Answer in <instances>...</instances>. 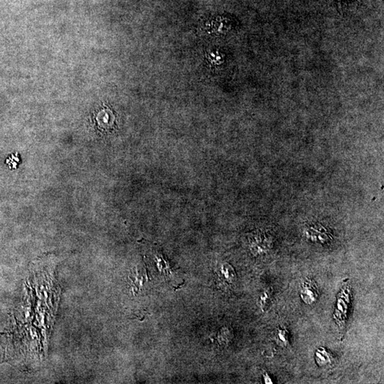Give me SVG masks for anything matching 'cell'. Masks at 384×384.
Segmentation results:
<instances>
[{
  "label": "cell",
  "instance_id": "1",
  "mask_svg": "<svg viewBox=\"0 0 384 384\" xmlns=\"http://www.w3.org/2000/svg\"><path fill=\"white\" fill-rule=\"evenodd\" d=\"M302 300L306 304L311 305L317 301L319 297L318 288L316 285L315 282L312 280H306L303 282L300 291Z\"/></svg>",
  "mask_w": 384,
  "mask_h": 384
},
{
  "label": "cell",
  "instance_id": "2",
  "mask_svg": "<svg viewBox=\"0 0 384 384\" xmlns=\"http://www.w3.org/2000/svg\"><path fill=\"white\" fill-rule=\"evenodd\" d=\"M218 275L223 281L228 283H232L235 280V272L233 267L227 264L222 265Z\"/></svg>",
  "mask_w": 384,
  "mask_h": 384
},
{
  "label": "cell",
  "instance_id": "3",
  "mask_svg": "<svg viewBox=\"0 0 384 384\" xmlns=\"http://www.w3.org/2000/svg\"><path fill=\"white\" fill-rule=\"evenodd\" d=\"M271 295H272V291L270 290H265L264 293L261 295V299H260V303H261V309L264 310L266 308L269 307L270 304L271 300Z\"/></svg>",
  "mask_w": 384,
  "mask_h": 384
},
{
  "label": "cell",
  "instance_id": "4",
  "mask_svg": "<svg viewBox=\"0 0 384 384\" xmlns=\"http://www.w3.org/2000/svg\"><path fill=\"white\" fill-rule=\"evenodd\" d=\"M20 162V156L19 154L16 153L15 154H11L7 159H6V164L11 169H16L18 167V164Z\"/></svg>",
  "mask_w": 384,
  "mask_h": 384
},
{
  "label": "cell",
  "instance_id": "5",
  "mask_svg": "<svg viewBox=\"0 0 384 384\" xmlns=\"http://www.w3.org/2000/svg\"><path fill=\"white\" fill-rule=\"evenodd\" d=\"M277 341L281 345H286L288 342V333L285 329H280L277 331Z\"/></svg>",
  "mask_w": 384,
  "mask_h": 384
},
{
  "label": "cell",
  "instance_id": "6",
  "mask_svg": "<svg viewBox=\"0 0 384 384\" xmlns=\"http://www.w3.org/2000/svg\"><path fill=\"white\" fill-rule=\"evenodd\" d=\"M333 1H335V2L337 3V5H338L339 9H341L340 12H341L342 14V4H343L344 2H346V1H354V0H333Z\"/></svg>",
  "mask_w": 384,
  "mask_h": 384
}]
</instances>
